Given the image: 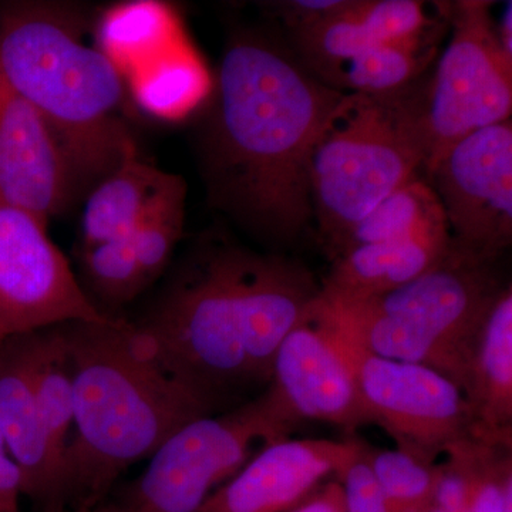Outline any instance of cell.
I'll return each mask as SVG.
<instances>
[{"label":"cell","mask_w":512,"mask_h":512,"mask_svg":"<svg viewBox=\"0 0 512 512\" xmlns=\"http://www.w3.org/2000/svg\"><path fill=\"white\" fill-rule=\"evenodd\" d=\"M505 285L497 262L468 254L451 241L446 255L419 278L376 298L350 303L429 333L470 366L485 319Z\"/></svg>","instance_id":"cell-12"},{"label":"cell","mask_w":512,"mask_h":512,"mask_svg":"<svg viewBox=\"0 0 512 512\" xmlns=\"http://www.w3.org/2000/svg\"><path fill=\"white\" fill-rule=\"evenodd\" d=\"M292 431L258 396L222 414L175 430L150 456L140 477L124 488L114 512H197L251 458L256 441L288 439Z\"/></svg>","instance_id":"cell-6"},{"label":"cell","mask_w":512,"mask_h":512,"mask_svg":"<svg viewBox=\"0 0 512 512\" xmlns=\"http://www.w3.org/2000/svg\"><path fill=\"white\" fill-rule=\"evenodd\" d=\"M352 0H285L265 3L289 33L312 28L348 8Z\"/></svg>","instance_id":"cell-29"},{"label":"cell","mask_w":512,"mask_h":512,"mask_svg":"<svg viewBox=\"0 0 512 512\" xmlns=\"http://www.w3.org/2000/svg\"><path fill=\"white\" fill-rule=\"evenodd\" d=\"M348 342L370 424L382 427L397 447L434 463L451 444L474 439L473 409L453 380L426 366L383 359Z\"/></svg>","instance_id":"cell-9"},{"label":"cell","mask_w":512,"mask_h":512,"mask_svg":"<svg viewBox=\"0 0 512 512\" xmlns=\"http://www.w3.org/2000/svg\"><path fill=\"white\" fill-rule=\"evenodd\" d=\"M62 330L74 394L64 466L76 512L99 507L128 467L218 407L171 376L127 320L63 323Z\"/></svg>","instance_id":"cell-3"},{"label":"cell","mask_w":512,"mask_h":512,"mask_svg":"<svg viewBox=\"0 0 512 512\" xmlns=\"http://www.w3.org/2000/svg\"><path fill=\"white\" fill-rule=\"evenodd\" d=\"M82 266L90 291L110 308L127 305L148 289L130 237L82 249Z\"/></svg>","instance_id":"cell-24"},{"label":"cell","mask_w":512,"mask_h":512,"mask_svg":"<svg viewBox=\"0 0 512 512\" xmlns=\"http://www.w3.org/2000/svg\"><path fill=\"white\" fill-rule=\"evenodd\" d=\"M443 228L448 227L439 197L427 181L416 177L350 229L330 258L362 245L403 241Z\"/></svg>","instance_id":"cell-21"},{"label":"cell","mask_w":512,"mask_h":512,"mask_svg":"<svg viewBox=\"0 0 512 512\" xmlns=\"http://www.w3.org/2000/svg\"><path fill=\"white\" fill-rule=\"evenodd\" d=\"M367 460L380 490L396 512H424L433 497L437 464L403 448L372 450Z\"/></svg>","instance_id":"cell-25"},{"label":"cell","mask_w":512,"mask_h":512,"mask_svg":"<svg viewBox=\"0 0 512 512\" xmlns=\"http://www.w3.org/2000/svg\"><path fill=\"white\" fill-rule=\"evenodd\" d=\"M79 197L52 128L0 74V201L49 225Z\"/></svg>","instance_id":"cell-13"},{"label":"cell","mask_w":512,"mask_h":512,"mask_svg":"<svg viewBox=\"0 0 512 512\" xmlns=\"http://www.w3.org/2000/svg\"><path fill=\"white\" fill-rule=\"evenodd\" d=\"M288 512H346L342 485L339 481H332Z\"/></svg>","instance_id":"cell-31"},{"label":"cell","mask_w":512,"mask_h":512,"mask_svg":"<svg viewBox=\"0 0 512 512\" xmlns=\"http://www.w3.org/2000/svg\"><path fill=\"white\" fill-rule=\"evenodd\" d=\"M510 512H512V511H510Z\"/></svg>","instance_id":"cell-36"},{"label":"cell","mask_w":512,"mask_h":512,"mask_svg":"<svg viewBox=\"0 0 512 512\" xmlns=\"http://www.w3.org/2000/svg\"><path fill=\"white\" fill-rule=\"evenodd\" d=\"M362 443L281 440L266 444L197 512H288L303 503L330 474H338Z\"/></svg>","instance_id":"cell-14"},{"label":"cell","mask_w":512,"mask_h":512,"mask_svg":"<svg viewBox=\"0 0 512 512\" xmlns=\"http://www.w3.org/2000/svg\"><path fill=\"white\" fill-rule=\"evenodd\" d=\"M431 29L352 57L340 64L326 84L343 94L384 96L402 92L417 83L436 57Z\"/></svg>","instance_id":"cell-20"},{"label":"cell","mask_w":512,"mask_h":512,"mask_svg":"<svg viewBox=\"0 0 512 512\" xmlns=\"http://www.w3.org/2000/svg\"><path fill=\"white\" fill-rule=\"evenodd\" d=\"M367 446L362 444L355 457L340 470L346 512H396L384 497L367 460Z\"/></svg>","instance_id":"cell-28"},{"label":"cell","mask_w":512,"mask_h":512,"mask_svg":"<svg viewBox=\"0 0 512 512\" xmlns=\"http://www.w3.org/2000/svg\"><path fill=\"white\" fill-rule=\"evenodd\" d=\"M30 333L0 342V433L22 473L23 495L42 512H66V467L37 404Z\"/></svg>","instance_id":"cell-15"},{"label":"cell","mask_w":512,"mask_h":512,"mask_svg":"<svg viewBox=\"0 0 512 512\" xmlns=\"http://www.w3.org/2000/svg\"><path fill=\"white\" fill-rule=\"evenodd\" d=\"M468 402L474 439L512 447V288L504 286L485 319L471 356Z\"/></svg>","instance_id":"cell-18"},{"label":"cell","mask_w":512,"mask_h":512,"mask_svg":"<svg viewBox=\"0 0 512 512\" xmlns=\"http://www.w3.org/2000/svg\"><path fill=\"white\" fill-rule=\"evenodd\" d=\"M23 478L0 433V512H20Z\"/></svg>","instance_id":"cell-30"},{"label":"cell","mask_w":512,"mask_h":512,"mask_svg":"<svg viewBox=\"0 0 512 512\" xmlns=\"http://www.w3.org/2000/svg\"><path fill=\"white\" fill-rule=\"evenodd\" d=\"M497 28L498 42L505 52V55L512 57V3L508 2L505 5L503 16L498 23H495Z\"/></svg>","instance_id":"cell-32"},{"label":"cell","mask_w":512,"mask_h":512,"mask_svg":"<svg viewBox=\"0 0 512 512\" xmlns=\"http://www.w3.org/2000/svg\"><path fill=\"white\" fill-rule=\"evenodd\" d=\"M512 511L511 448L480 441L467 512Z\"/></svg>","instance_id":"cell-27"},{"label":"cell","mask_w":512,"mask_h":512,"mask_svg":"<svg viewBox=\"0 0 512 512\" xmlns=\"http://www.w3.org/2000/svg\"><path fill=\"white\" fill-rule=\"evenodd\" d=\"M168 22L165 9L153 3L116 8L104 16L99 47L119 67L123 60L148 57L154 47L164 45Z\"/></svg>","instance_id":"cell-26"},{"label":"cell","mask_w":512,"mask_h":512,"mask_svg":"<svg viewBox=\"0 0 512 512\" xmlns=\"http://www.w3.org/2000/svg\"><path fill=\"white\" fill-rule=\"evenodd\" d=\"M187 191L181 175L168 174L131 232L134 254L148 288L168 271L183 237Z\"/></svg>","instance_id":"cell-23"},{"label":"cell","mask_w":512,"mask_h":512,"mask_svg":"<svg viewBox=\"0 0 512 512\" xmlns=\"http://www.w3.org/2000/svg\"><path fill=\"white\" fill-rule=\"evenodd\" d=\"M47 227L0 201V329L22 335L63 323L119 319L97 308Z\"/></svg>","instance_id":"cell-10"},{"label":"cell","mask_w":512,"mask_h":512,"mask_svg":"<svg viewBox=\"0 0 512 512\" xmlns=\"http://www.w3.org/2000/svg\"><path fill=\"white\" fill-rule=\"evenodd\" d=\"M424 87L384 96L343 94L313 151V218L332 254L377 205L426 171Z\"/></svg>","instance_id":"cell-5"},{"label":"cell","mask_w":512,"mask_h":512,"mask_svg":"<svg viewBox=\"0 0 512 512\" xmlns=\"http://www.w3.org/2000/svg\"><path fill=\"white\" fill-rule=\"evenodd\" d=\"M320 289L296 259L204 232L131 325L171 376L220 407L269 382L279 346Z\"/></svg>","instance_id":"cell-2"},{"label":"cell","mask_w":512,"mask_h":512,"mask_svg":"<svg viewBox=\"0 0 512 512\" xmlns=\"http://www.w3.org/2000/svg\"><path fill=\"white\" fill-rule=\"evenodd\" d=\"M5 338H8V335H6V333L3 332L2 329H0V342H2V340Z\"/></svg>","instance_id":"cell-35"},{"label":"cell","mask_w":512,"mask_h":512,"mask_svg":"<svg viewBox=\"0 0 512 512\" xmlns=\"http://www.w3.org/2000/svg\"><path fill=\"white\" fill-rule=\"evenodd\" d=\"M72 8L15 2L0 9V74L32 104L59 141L79 195L138 150L127 121V79L83 36Z\"/></svg>","instance_id":"cell-4"},{"label":"cell","mask_w":512,"mask_h":512,"mask_svg":"<svg viewBox=\"0 0 512 512\" xmlns=\"http://www.w3.org/2000/svg\"><path fill=\"white\" fill-rule=\"evenodd\" d=\"M451 241L497 262L512 242L511 120L457 141L429 171Z\"/></svg>","instance_id":"cell-11"},{"label":"cell","mask_w":512,"mask_h":512,"mask_svg":"<svg viewBox=\"0 0 512 512\" xmlns=\"http://www.w3.org/2000/svg\"><path fill=\"white\" fill-rule=\"evenodd\" d=\"M424 512H447V511L439 510V508L431 507V505H429V508H427V510Z\"/></svg>","instance_id":"cell-34"},{"label":"cell","mask_w":512,"mask_h":512,"mask_svg":"<svg viewBox=\"0 0 512 512\" xmlns=\"http://www.w3.org/2000/svg\"><path fill=\"white\" fill-rule=\"evenodd\" d=\"M431 26L417 0H352L332 18L289 33V45L326 84L340 64L384 43L420 35ZM328 86V84H326Z\"/></svg>","instance_id":"cell-16"},{"label":"cell","mask_w":512,"mask_h":512,"mask_svg":"<svg viewBox=\"0 0 512 512\" xmlns=\"http://www.w3.org/2000/svg\"><path fill=\"white\" fill-rule=\"evenodd\" d=\"M30 336L32 380L37 404L53 446L66 463L74 424V394L72 367L62 325L37 330Z\"/></svg>","instance_id":"cell-22"},{"label":"cell","mask_w":512,"mask_h":512,"mask_svg":"<svg viewBox=\"0 0 512 512\" xmlns=\"http://www.w3.org/2000/svg\"><path fill=\"white\" fill-rule=\"evenodd\" d=\"M198 127L208 201L262 241L288 244L313 220V151L343 93L289 42L237 29L225 43Z\"/></svg>","instance_id":"cell-1"},{"label":"cell","mask_w":512,"mask_h":512,"mask_svg":"<svg viewBox=\"0 0 512 512\" xmlns=\"http://www.w3.org/2000/svg\"><path fill=\"white\" fill-rule=\"evenodd\" d=\"M262 397L276 419L291 431L303 421L349 431L370 424L348 339L319 295L279 346Z\"/></svg>","instance_id":"cell-8"},{"label":"cell","mask_w":512,"mask_h":512,"mask_svg":"<svg viewBox=\"0 0 512 512\" xmlns=\"http://www.w3.org/2000/svg\"><path fill=\"white\" fill-rule=\"evenodd\" d=\"M167 171L148 163L134 150L86 194L80 235L82 249L130 237L141 214L163 187Z\"/></svg>","instance_id":"cell-19"},{"label":"cell","mask_w":512,"mask_h":512,"mask_svg":"<svg viewBox=\"0 0 512 512\" xmlns=\"http://www.w3.org/2000/svg\"><path fill=\"white\" fill-rule=\"evenodd\" d=\"M451 245L448 228L403 241L349 249L332 259L322 293L333 299L360 302L392 292L437 264Z\"/></svg>","instance_id":"cell-17"},{"label":"cell","mask_w":512,"mask_h":512,"mask_svg":"<svg viewBox=\"0 0 512 512\" xmlns=\"http://www.w3.org/2000/svg\"><path fill=\"white\" fill-rule=\"evenodd\" d=\"M491 6L461 0L446 8L450 43L424 87L427 174L461 138L511 120L512 57L498 42Z\"/></svg>","instance_id":"cell-7"},{"label":"cell","mask_w":512,"mask_h":512,"mask_svg":"<svg viewBox=\"0 0 512 512\" xmlns=\"http://www.w3.org/2000/svg\"><path fill=\"white\" fill-rule=\"evenodd\" d=\"M76 512H114L111 510L109 504H101L99 507L89 508V510H82V511H76Z\"/></svg>","instance_id":"cell-33"}]
</instances>
